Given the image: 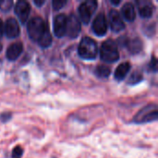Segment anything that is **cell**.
<instances>
[{
	"instance_id": "23",
	"label": "cell",
	"mask_w": 158,
	"mask_h": 158,
	"mask_svg": "<svg viewBox=\"0 0 158 158\" xmlns=\"http://www.w3.org/2000/svg\"><path fill=\"white\" fill-rule=\"evenodd\" d=\"M149 68L151 69V70H153L155 72L157 70V59L155 56H153V57L151 59V62L149 64Z\"/></svg>"
},
{
	"instance_id": "18",
	"label": "cell",
	"mask_w": 158,
	"mask_h": 158,
	"mask_svg": "<svg viewBox=\"0 0 158 158\" xmlns=\"http://www.w3.org/2000/svg\"><path fill=\"white\" fill-rule=\"evenodd\" d=\"M39 44L42 46V47H48L50 46L51 43H52V36H51V33L49 31V30H47L44 35L41 37V39L38 41Z\"/></svg>"
},
{
	"instance_id": "20",
	"label": "cell",
	"mask_w": 158,
	"mask_h": 158,
	"mask_svg": "<svg viewBox=\"0 0 158 158\" xmlns=\"http://www.w3.org/2000/svg\"><path fill=\"white\" fill-rule=\"evenodd\" d=\"M12 0H0V9L3 11H8L12 6Z\"/></svg>"
},
{
	"instance_id": "15",
	"label": "cell",
	"mask_w": 158,
	"mask_h": 158,
	"mask_svg": "<svg viewBox=\"0 0 158 158\" xmlns=\"http://www.w3.org/2000/svg\"><path fill=\"white\" fill-rule=\"evenodd\" d=\"M129 50L132 54H138L143 49V43L139 38H134L132 40H128L127 43Z\"/></svg>"
},
{
	"instance_id": "27",
	"label": "cell",
	"mask_w": 158,
	"mask_h": 158,
	"mask_svg": "<svg viewBox=\"0 0 158 158\" xmlns=\"http://www.w3.org/2000/svg\"><path fill=\"white\" fill-rule=\"evenodd\" d=\"M111 3H112L113 5H118V4L120 3V1H111Z\"/></svg>"
},
{
	"instance_id": "17",
	"label": "cell",
	"mask_w": 158,
	"mask_h": 158,
	"mask_svg": "<svg viewBox=\"0 0 158 158\" xmlns=\"http://www.w3.org/2000/svg\"><path fill=\"white\" fill-rule=\"evenodd\" d=\"M95 73L97 76L101 78H107L111 73V69L109 67H106V65H99L95 69Z\"/></svg>"
},
{
	"instance_id": "26",
	"label": "cell",
	"mask_w": 158,
	"mask_h": 158,
	"mask_svg": "<svg viewBox=\"0 0 158 158\" xmlns=\"http://www.w3.org/2000/svg\"><path fill=\"white\" fill-rule=\"evenodd\" d=\"M44 3V0H34V4L38 6H41Z\"/></svg>"
},
{
	"instance_id": "21",
	"label": "cell",
	"mask_w": 158,
	"mask_h": 158,
	"mask_svg": "<svg viewBox=\"0 0 158 158\" xmlns=\"http://www.w3.org/2000/svg\"><path fill=\"white\" fill-rule=\"evenodd\" d=\"M67 4L66 0H54L53 1V6L55 10H58L61 7H63Z\"/></svg>"
},
{
	"instance_id": "10",
	"label": "cell",
	"mask_w": 158,
	"mask_h": 158,
	"mask_svg": "<svg viewBox=\"0 0 158 158\" xmlns=\"http://www.w3.org/2000/svg\"><path fill=\"white\" fill-rule=\"evenodd\" d=\"M109 21L111 29L114 31H120L125 28V24L121 18L120 13L116 9H111L109 12Z\"/></svg>"
},
{
	"instance_id": "13",
	"label": "cell",
	"mask_w": 158,
	"mask_h": 158,
	"mask_svg": "<svg viewBox=\"0 0 158 158\" xmlns=\"http://www.w3.org/2000/svg\"><path fill=\"white\" fill-rule=\"evenodd\" d=\"M122 15L125 18L126 20L131 22L135 19L136 18V13H135V8L134 6L131 3H126L122 6Z\"/></svg>"
},
{
	"instance_id": "12",
	"label": "cell",
	"mask_w": 158,
	"mask_h": 158,
	"mask_svg": "<svg viewBox=\"0 0 158 158\" xmlns=\"http://www.w3.org/2000/svg\"><path fill=\"white\" fill-rule=\"evenodd\" d=\"M23 51V45L20 42L11 44L6 50V57L9 60H16Z\"/></svg>"
},
{
	"instance_id": "2",
	"label": "cell",
	"mask_w": 158,
	"mask_h": 158,
	"mask_svg": "<svg viewBox=\"0 0 158 158\" xmlns=\"http://www.w3.org/2000/svg\"><path fill=\"white\" fill-rule=\"evenodd\" d=\"M78 52L80 56L84 59H94L98 55L97 44L90 37H84L79 44Z\"/></svg>"
},
{
	"instance_id": "9",
	"label": "cell",
	"mask_w": 158,
	"mask_h": 158,
	"mask_svg": "<svg viewBox=\"0 0 158 158\" xmlns=\"http://www.w3.org/2000/svg\"><path fill=\"white\" fill-rule=\"evenodd\" d=\"M30 12H31V6L27 1L19 0L17 2L16 6H15V13L17 14L19 21L21 23L26 22V20L28 19Z\"/></svg>"
},
{
	"instance_id": "4",
	"label": "cell",
	"mask_w": 158,
	"mask_h": 158,
	"mask_svg": "<svg viewBox=\"0 0 158 158\" xmlns=\"http://www.w3.org/2000/svg\"><path fill=\"white\" fill-rule=\"evenodd\" d=\"M158 111L156 105H148L143 107L135 117L133 121L139 124L152 122L157 119Z\"/></svg>"
},
{
	"instance_id": "24",
	"label": "cell",
	"mask_w": 158,
	"mask_h": 158,
	"mask_svg": "<svg viewBox=\"0 0 158 158\" xmlns=\"http://www.w3.org/2000/svg\"><path fill=\"white\" fill-rule=\"evenodd\" d=\"M4 32H5V24H4L3 20L0 19V38L3 36Z\"/></svg>"
},
{
	"instance_id": "14",
	"label": "cell",
	"mask_w": 158,
	"mask_h": 158,
	"mask_svg": "<svg viewBox=\"0 0 158 158\" xmlns=\"http://www.w3.org/2000/svg\"><path fill=\"white\" fill-rule=\"evenodd\" d=\"M131 69V64L129 62L121 63L115 71V79L118 81H122Z\"/></svg>"
},
{
	"instance_id": "25",
	"label": "cell",
	"mask_w": 158,
	"mask_h": 158,
	"mask_svg": "<svg viewBox=\"0 0 158 158\" xmlns=\"http://www.w3.org/2000/svg\"><path fill=\"white\" fill-rule=\"evenodd\" d=\"M10 117H11V114L10 113H5V114H3L2 116H1V120L2 121H6L7 119H9L10 118Z\"/></svg>"
},
{
	"instance_id": "8",
	"label": "cell",
	"mask_w": 158,
	"mask_h": 158,
	"mask_svg": "<svg viewBox=\"0 0 158 158\" xmlns=\"http://www.w3.org/2000/svg\"><path fill=\"white\" fill-rule=\"evenodd\" d=\"M93 31L98 36H104L107 31V22L103 12L99 13L93 22Z\"/></svg>"
},
{
	"instance_id": "3",
	"label": "cell",
	"mask_w": 158,
	"mask_h": 158,
	"mask_svg": "<svg viewBox=\"0 0 158 158\" xmlns=\"http://www.w3.org/2000/svg\"><path fill=\"white\" fill-rule=\"evenodd\" d=\"M100 57L103 61L108 63H113L118 60L119 53L118 46L113 40L108 39L103 43L100 49Z\"/></svg>"
},
{
	"instance_id": "7",
	"label": "cell",
	"mask_w": 158,
	"mask_h": 158,
	"mask_svg": "<svg viewBox=\"0 0 158 158\" xmlns=\"http://www.w3.org/2000/svg\"><path fill=\"white\" fill-rule=\"evenodd\" d=\"M81 31V22L75 14H70L68 18L66 33L70 38H76Z\"/></svg>"
},
{
	"instance_id": "1",
	"label": "cell",
	"mask_w": 158,
	"mask_h": 158,
	"mask_svg": "<svg viewBox=\"0 0 158 158\" xmlns=\"http://www.w3.org/2000/svg\"><path fill=\"white\" fill-rule=\"evenodd\" d=\"M28 33L29 36L31 40L38 42L41 37L44 35V33L49 30L48 25L46 24V22L39 17H35L32 18L29 22H28Z\"/></svg>"
},
{
	"instance_id": "22",
	"label": "cell",
	"mask_w": 158,
	"mask_h": 158,
	"mask_svg": "<svg viewBox=\"0 0 158 158\" xmlns=\"http://www.w3.org/2000/svg\"><path fill=\"white\" fill-rule=\"evenodd\" d=\"M23 154V150L20 146H16L12 152V158H21Z\"/></svg>"
},
{
	"instance_id": "5",
	"label": "cell",
	"mask_w": 158,
	"mask_h": 158,
	"mask_svg": "<svg viewBox=\"0 0 158 158\" xmlns=\"http://www.w3.org/2000/svg\"><path fill=\"white\" fill-rule=\"evenodd\" d=\"M96 7H97V2L94 0H89L81 4L79 7V13L83 23L88 24L90 22L92 15L95 11Z\"/></svg>"
},
{
	"instance_id": "11",
	"label": "cell",
	"mask_w": 158,
	"mask_h": 158,
	"mask_svg": "<svg viewBox=\"0 0 158 158\" xmlns=\"http://www.w3.org/2000/svg\"><path fill=\"white\" fill-rule=\"evenodd\" d=\"M5 31H6V34L8 38L18 37L19 35V32H20L18 21L13 18L7 19L6 25H5Z\"/></svg>"
},
{
	"instance_id": "16",
	"label": "cell",
	"mask_w": 158,
	"mask_h": 158,
	"mask_svg": "<svg viewBox=\"0 0 158 158\" xmlns=\"http://www.w3.org/2000/svg\"><path fill=\"white\" fill-rule=\"evenodd\" d=\"M139 12L140 15L143 18H150L153 15L154 12V6L150 3H146L139 7Z\"/></svg>"
},
{
	"instance_id": "19",
	"label": "cell",
	"mask_w": 158,
	"mask_h": 158,
	"mask_svg": "<svg viewBox=\"0 0 158 158\" xmlns=\"http://www.w3.org/2000/svg\"><path fill=\"white\" fill-rule=\"evenodd\" d=\"M142 80H143V76L140 73H138V72H134L130 77L129 83L130 84H136V83H139L140 81H142Z\"/></svg>"
},
{
	"instance_id": "6",
	"label": "cell",
	"mask_w": 158,
	"mask_h": 158,
	"mask_svg": "<svg viewBox=\"0 0 158 158\" xmlns=\"http://www.w3.org/2000/svg\"><path fill=\"white\" fill-rule=\"evenodd\" d=\"M68 17L65 14H58L54 19V33L56 37L61 38L67 31Z\"/></svg>"
}]
</instances>
